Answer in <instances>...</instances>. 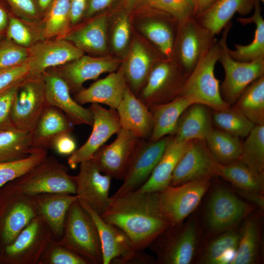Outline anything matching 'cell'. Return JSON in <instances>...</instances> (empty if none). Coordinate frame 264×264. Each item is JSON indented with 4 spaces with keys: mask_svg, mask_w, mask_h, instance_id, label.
<instances>
[{
    "mask_svg": "<svg viewBox=\"0 0 264 264\" xmlns=\"http://www.w3.org/2000/svg\"><path fill=\"white\" fill-rule=\"evenodd\" d=\"M216 41L195 17L178 22L171 60L188 76Z\"/></svg>",
    "mask_w": 264,
    "mask_h": 264,
    "instance_id": "cell-10",
    "label": "cell"
},
{
    "mask_svg": "<svg viewBox=\"0 0 264 264\" xmlns=\"http://www.w3.org/2000/svg\"><path fill=\"white\" fill-rule=\"evenodd\" d=\"M12 13L25 22L34 23L44 17L38 0H4Z\"/></svg>",
    "mask_w": 264,
    "mask_h": 264,
    "instance_id": "cell-49",
    "label": "cell"
},
{
    "mask_svg": "<svg viewBox=\"0 0 264 264\" xmlns=\"http://www.w3.org/2000/svg\"><path fill=\"white\" fill-rule=\"evenodd\" d=\"M70 0H52L44 12L43 36L48 40L62 38L68 30L70 23Z\"/></svg>",
    "mask_w": 264,
    "mask_h": 264,
    "instance_id": "cell-40",
    "label": "cell"
},
{
    "mask_svg": "<svg viewBox=\"0 0 264 264\" xmlns=\"http://www.w3.org/2000/svg\"><path fill=\"white\" fill-rule=\"evenodd\" d=\"M74 178L78 198L101 215L110 200L109 193L112 177L101 173L91 159L80 164L79 173Z\"/></svg>",
    "mask_w": 264,
    "mask_h": 264,
    "instance_id": "cell-20",
    "label": "cell"
},
{
    "mask_svg": "<svg viewBox=\"0 0 264 264\" xmlns=\"http://www.w3.org/2000/svg\"><path fill=\"white\" fill-rule=\"evenodd\" d=\"M260 244V225L258 220L253 217H249L241 230L238 245L230 264L255 263L258 259Z\"/></svg>",
    "mask_w": 264,
    "mask_h": 264,
    "instance_id": "cell-37",
    "label": "cell"
},
{
    "mask_svg": "<svg viewBox=\"0 0 264 264\" xmlns=\"http://www.w3.org/2000/svg\"><path fill=\"white\" fill-rule=\"evenodd\" d=\"M108 16L106 14L95 18L85 26L62 38L75 45L84 52L103 54L107 49Z\"/></svg>",
    "mask_w": 264,
    "mask_h": 264,
    "instance_id": "cell-31",
    "label": "cell"
},
{
    "mask_svg": "<svg viewBox=\"0 0 264 264\" xmlns=\"http://www.w3.org/2000/svg\"><path fill=\"white\" fill-rule=\"evenodd\" d=\"M250 211V205L229 190L219 187L214 190L210 198L206 222L211 231L221 233L233 228Z\"/></svg>",
    "mask_w": 264,
    "mask_h": 264,
    "instance_id": "cell-17",
    "label": "cell"
},
{
    "mask_svg": "<svg viewBox=\"0 0 264 264\" xmlns=\"http://www.w3.org/2000/svg\"><path fill=\"white\" fill-rule=\"evenodd\" d=\"M220 45L216 42L202 56L186 78L179 97L190 98L194 103L204 105L214 110L227 109L230 106L222 99L219 81L214 74Z\"/></svg>",
    "mask_w": 264,
    "mask_h": 264,
    "instance_id": "cell-2",
    "label": "cell"
},
{
    "mask_svg": "<svg viewBox=\"0 0 264 264\" xmlns=\"http://www.w3.org/2000/svg\"><path fill=\"white\" fill-rule=\"evenodd\" d=\"M232 25L229 22L223 28L218 61L223 66L225 77L220 86L223 100L230 106L234 104L244 89L254 81L264 75V56L250 62L234 60L229 55L227 44L228 32Z\"/></svg>",
    "mask_w": 264,
    "mask_h": 264,
    "instance_id": "cell-5",
    "label": "cell"
},
{
    "mask_svg": "<svg viewBox=\"0 0 264 264\" xmlns=\"http://www.w3.org/2000/svg\"><path fill=\"white\" fill-rule=\"evenodd\" d=\"M88 0H70V16L71 25L78 23L85 16Z\"/></svg>",
    "mask_w": 264,
    "mask_h": 264,
    "instance_id": "cell-54",
    "label": "cell"
},
{
    "mask_svg": "<svg viewBox=\"0 0 264 264\" xmlns=\"http://www.w3.org/2000/svg\"><path fill=\"white\" fill-rule=\"evenodd\" d=\"M194 222L170 226L149 246L158 264H188L194 257L198 239Z\"/></svg>",
    "mask_w": 264,
    "mask_h": 264,
    "instance_id": "cell-11",
    "label": "cell"
},
{
    "mask_svg": "<svg viewBox=\"0 0 264 264\" xmlns=\"http://www.w3.org/2000/svg\"><path fill=\"white\" fill-rule=\"evenodd\" d=\"M188 142L179 141L172 135L150 177L137 190L144 192H156L170 185L173 172Z\"/></svg>",
    "mask_w": 264,
    "mask_h": 264,
    "instance_id": "cell-29",
    "label": "cell"
},
{
    "mask_svg": "<svg viewBox=\"0 0 264 264\" xmlns=\"http://www.w3.org/2000/svg\"><path fill=\"white\" fill-rule=\"evenodd\" d=\"M233 108L255 125H264V75L244 89Z\"/></svg>",
    "mask_w": 264,
    "mask_h": 264,
    "instance_id": "cell-36",
    "label": "cell"
},
{
    "mask_svg": "<svg viewBox=\"0 0 264 264\" xmlns=\"http://www.w3.org/2000/svg\"><path fill=\"white\" fill-rule=\"evenodd\" d=\"M242 143L239 160L261 173L264 170V125H255Z\"/></svg>",
    "mask_w": 264,
    "mask_h": 264,
    "instance_id": "cell-42",
    "label": "cell"
},
{
    "mask_svg": "<svg viewBox=\"0 0 264 264\" xmlns=\"http://www.w3.org/2000/svg\"><path fill=\"white\" fill-rule=\"evenodd\" d=\"M73 126L61 110L47 106L31 131L32 149H52L54 139L63 133H71Z\"/></svg>",
    "mask_w": 264,
    "mask_h": 264,
    "instance_id": "cell-25",
    "label": "cell"
},
{
    "mask_svg": "<svg viewBox=\"0 0 264 264\" xmlns=\"http://www.w3.org/2000/svg\"><path fill=\"white\" fill-rule=\"evenodd\" d=\"M106 222L121 230L136 251H144L170 226L158 208L156 192L138 190L118 197L100 215Z\"/></svg>",
    "mask_w": 264,
    "mask_h": 264,
    "instance_id": "cell-1",
    "label": "cell"
},
{
    "mask_svg": "<svg viewBox=\"0 0 264 264\" xmlns=\"http://www.w3.org/2000/svg\"><path fill=\"white\" fill-rule=\"evenodd\" d=\"M8 5L4 0H0V32H3L7 28L9 13L6 7Z\"/></svg>",
    "mask_w": 264,
    "mask_h": 264,
    "instance_id": "cell-57",
    "label": "cell"
},
{
    "mask_svg": "<svg viewBox=\"0 0 264 264\" xmlns=\"http://www.w3.org/2000/svg\"><path fill=\"white\" fill-rule=\"evenodd\" d=\"M187 77L171 60L160 61L151 69L139 99L147 106L171 101L179 97Z\"/></svg>",
    "mask_w": 264,
    "mask_h": 264,
    "instance_id": "cell-13",
    "label": "cell"
},
{
    "mask_svg": "<svg viewBox=\"0 0 264 264\" xmlns=\"http://www.w3.org/2000/svg\"><path fill=\"white\" fill-rule=\"evenodd\" d=\"M221 233L206 247L201 258V263L230 264L238 245L241 231L232 228Z\"/></svg>",
    "mask_w": 264,
    "mask_h": 264,
    "instance_id": "cell-38",
    "label": "cell"
},
{
    "mask_svg": "<svg viewBox=\"0 0 264 264\" xmlns=\"http://www.w3.org/2000/svg\"><path fill=\"white\" fill-rule=\"evenodd\" d=\"M238 193L245 199L254 204L261 209L264 207V198L263 194L238 189Z\"/></svg>",
    "mask_w": 264,
    "mask_h": 264,
    "instance_id": "cell-56",
    "label": "cell"
},
{
    "mask_svg": "<svg viewBox=\"0 0 264 264\" xmlns=\"http://www.w3.org/2000/svg\"><path fill=\"white\" fill-rule=\"evenodd\" d=\"M21 191L33 197L42 193L76 195L74 176L53 156H47L31 170L13 180Z\"/></svg>",
    "mask_w": 264,
    "mask_h": 264,
    "instance_id": "cell-7",
    "label": "cell"
},
{
    "mask_svg": "<svg viewBox=\"0 0 264 264\" xmlns=\"http://www.w3.org/2000/svg\"><path fill=\"white\" fill-rule=\"evenodd\" d=\"M219 163L214 158L204 140L188 141L173 172L171 185L218 176Z\"/></svg>",
    "mask_w": 264,
    "mask_h": 264,
    "instance_id": "cell-15",
    "label": "cell"
},
{
    "mask_svg": "<svg viewBox=\"0 0 264 264\" xmlns=\"http://www.w3.org/2000/svg\"><path fill=\"white\" fill-rule=\"evenodd\" d=\"M212 122L219 130L239 138L246 137L255 124L234 108L214 110Z\"/></svg>",
    "mask_w": 264,
    "mask_h": 264,
    "instance_id": "cell-43",
    "label": "cell"
},
{
    "mask_svg": "<svg viewBox=\"0 0 264 264\" xmlns=\"http://www.w3.org/2000/svg\"><path fill=\"white\" fill-rule=\"evenodd\" d=\"M89 108L93 118L92 130L84 144L68 158V164L72 169L81 163L91 160L97 151L121 128L116 110L107 109L99 104H92Z\"/></svg>",
    "mask_w": 264,
    "mask_h": 264,
    "instance_id": "cell-16",
    "label": "cell"
},
{
    "mask_svg": "<svg viewBox=\"0 0 264 264\" xmlns=\"http://www.w3.org/2000/svg\"><path fill=\"white\" fill-rule=\"evenodd\" d=\"M260 0H254L253 14L249 18H239L237 21L245 25L253 23L256 25L255 36L252 42L247 45L235 44V50L229 48L230 56L241 62H250L264 56V20L261 14Z\"/></svg>",
    "mask_w": 264,
    "mask_h": 264,
    "instance_id": "cell-35",
    "label": "cell"
},
{
    "mask_svg": "<svg viewBox=\"0 0 264 264\" xmlns=\"http://www.w3.org/2000/svg\"><path fill=\"white\" fill-rule=\"evenodd\" d=\"M254 0H215L195 18L215 36L230 22L236 13L241 15L249 14L254 8Z\"/></svg>",
    "mask_w": 264,
    "mask_h": 264,
    "instance_id": "cell-26",
    "label": "cell"
},
{
    "mask_svg": "<svg viewBox=\"0 0 264 264\" xmlns=\"http://www.w3.org/2000/svg\"><path fill=\"white\" fill-rule=\"evenodd\" d=\"M218 176L232 183L238 189L262 194L264 188V174L249 168L240 160L226 164L219 163Z\"/></svg>",
    "mask_w": 264,
    "mask_h": 264,
    "instance_id": "cell-34",
    "label": "cell"
},
{
    "mask_svg": "<svg viewBox=\"0 0 264 264\" xmlns=\"http://www.w3.org/2000/svg\"><path fill=\"white\" fill-rule=\"evenodd\" d=\"M215 0H192L195 16L207 8Z\"/></svg>",
    "mask_w": 264,
    "mask_h": 264,
    "instance_id": "cell-58",
    "label": "cell"
},
{
    "mask_svg": "<svg viewBox=\"0 0 264 264\" xmlns=\"http://www.w3.org/2000/svg\"><path fill=\"white\" fill-rule=\"evenodd\" d=\"M47 106L42 75H29L19 84L12 108V124L31 132Z\"/></svg>",
    "mask_w": 264,
    "mask_h": 264,
    "instance_id": "cell-12",
    "label": "cell"
},
{
    "mask_svg": "<svg viewBox=\"0 0 264 264\" xmlns=\"http://www.w3.org/2000/svg\"><path fill=\"white\" fill-rule=\"evenodd\" d=\"M76 143L71 133H65L58 136L54 140L52 149L58 154L67 155L71 154L77 149Z\"/></svg>",
    "mask_w": 264,
    "mask_h": 264,
    "instance_id": "cell-53",
    "label": "cell"
},
{
    "mask_svg": "<svg viewBox=\"0 0 264 264\" xmlns=\"http://www.w3.org/2000/svg\"><path fill=\"white\" fill-rule=\"evenodd\" d=\"M208 108L198 103L190 106L180 116L173 136L183 142L205 140L213 130L212 116Z\"/></svg>",
    "mask_w": 264,
    "mask_h": 264,
    "instance_id": "cell-30",
    "label": "cell"
},
{
    "mask_svg": "<svg viewBox=\"0 0 264 264\" xmlns=\"http://www.w3.org/2000/svg\"><path fill=\"white\" fill-rule=\"evenodd\" d=\"M116 0H88L84 17L88 18L96 13L107 8Z\"/></svg>",
    "mask_w": 264,
    "mask_h": 264,
    "instance_id": "cell-55",
    "label": "cell"
},
{
    "mask_svg": "<svg viewBox=\"0 0 264 264\" xmlns=\"http://www.w3.org/2000/svg\"><path fill=\"white\" fill-rule=\"evenodd\" d=\"M47 150L34 149L23 158L0 163V188L25 174L48 156Z\"/></svg>",
    "mask_w": 264,
    "mask_h": 264,
    "instance_id": "cell-44",
    "label": "cell"
},
{
    "mask_svg": "<svg viewBox=\"0 0 264 264\" xmlns=\"http://www.w3.org/2000/svg\"><path fill=\"white\" fill-rule=\"evenodd\" d=\"M119 64L118 60L111 57H93L83 55L56 70L66 81L70 90L77 92L82 88L85 82L95 79L103 73L115 71Z\"/></svg>",
    "mask_w": 264,
    "mask_h": 264,
    "instance_id": "cell-22",
    "label": "cell"
},
{
    "mask_svg": "<svg viewBox=\"0 0 264 264\" xmlns=\"http://www.w3.org/2000/svg\"><path fill=\"white\" fill-rule=\"evenodd\" d=\"M141 31L167 59L171 60L176 34L172 25L164 19L148 20L141 26Z\"/></svg>",
    "mask_w": 264,
    "mask_h": 264,
    "instance_id": "cell-41",
    "label": "cell"
},
{
    "mask_svg": "<svg viewBox=\"0 0 264 264\" xmlns=\"http://www.w3.org/2000/svg\"><path fill=\"white\" fill-rule=\"evenodd\" d=\"M33 150L31 132L20 130L13 124L0 127V163L23 158Z\"/></svg>",
    "mask_w": 264,
    "mask_h": 264,
    "instance_id": "cell-33",
    "label": "cell"
},
{
    "mask_svg": "<svg viewBox=\"0 0 264 264\" xmlns=\"http://www.w3.org/2000/svg\"><path fill=\"white\" fill-rule=\"evenodd\" d=\"M116 110L121 128L130 131L139 138L150 136L153 127L152 113L128 86Z\"/></svg>",
    "mask_w": 264,
    "mask_h": 264,
    "instance_id": "cell-24",
    "label": "cell"
},
{
    "mask_svg": "<svg viewBox=\"0 0 264 264\" xmlns=\"http://www.w3.org/2000/svg\"><path fill=\"white\" fill-rule=\"evenodd\" d=\"M127 6L130 8H132L137 4L141 1H144V0H126Z\"/></svg>",
    "mask_w": 264,
    "mask_h": 264,
    "instance_id": "cell-60",
    "label": "cell"
},
{
    "mask_svg": "<svg viewBox=\"0 0 264 264\" xmlns=\"http://www.w3.org/2000/svg\"><path fill=\"white\" fill-rule=\"evenodd\" d=\"M153 9L169 14L178 22L195 16L192 0H144Z\"/></svg>",
    "mask_w": 264,
    "mask_h": 264,
    "instance_id": "cell-45",
    "label": "cell"
},
{
    "mask_svg": "<svg viewBox=\"0 0 264 264\" xmlns=\"http://www.w3.org/2000/svg\"><path fill=\"white\" fill-rule=\"evenodd\" d=\"M39 214L49 226L54 237H62L66 219L71 204L78 199L76 195L42 193L32 197Z\"/></svg>",
    "mask_w": 264,
    "mask_h": 264,
    "instance_id": "cell-27",
    "label": "cell"
},
{
    "mask_svg": "<svg viewBox=\"0 0 264 264\" xmlns=\"http://www.w3.org/2000/svg\"><path fill=\"white\" fill-rule=\"evenodd\" d=\"M97 230L101 244L103 264H152L155 262L144 251H136L127 235L119 228L105 221L85 201L78 199Z\"/></svg>",
    "mask_w": 264,
    "mask_h": 264,
    "instance_id": "cell-6",
    "label": "cell"
},
{
    "mask_svg": "<svg viewBox=\"0 0 264 264\" xmlns=\"http://www.w3.org/2000/svg\"><path fill=\"white\" fill-rule=\"evenodd\" d=\"M130 38V24L128 15L123 13L118 16L114 26L111 43L113 50L118 53L127 47Z\"/></svg>",
    "mask_w": 264,
    "mask_h": 264,
    "instance_id": "cell-50",
    "label": "cell"
},
{
    "mask_svg": "<svg viewBox=\"0 0 264 264\" xmlns=\"http://www.w3.org/2000/svg\"><path fill=\"white\" fill-rule=\"evenodd\" d=\"M139 142V138L121 128L115 140L109 145H103L92 160L101 173L123 180L130 159Z\"/></svg>",
    "mask_w": 264,
    "mask_h": 264,
    "instance_id": "cell-19",
    "label": "cell"
},
{
    "mask_svg": "<svg viewBox=\"0 0 264 264\" xmlns=\"http://www.w3.org/2000/svg\"><path fill=\"white\" fill-rule=\"evenodd\" d=\"M52 0H38L40 6L43 12H44Z\"/></svg>",
    "mask_w": 264,
    "mask_h": 264,
    "instance_id": "cell-59",
    "label": "cell"
},
{
    "mask_svg": "<svg viewBox=\"0 0 264 264\" xmlns=\"http://www.w3.org/2000/svg\"><path fill=\"white\" fill-rule=\"evenodd\" d=\"M20 83L0 92V127L12 124V108Z\"/></svg>",
    "mask_w": 264,
    "mask_h": 264,
    "instance_id": "cell-52",
    "label": "cell"
},
{
    "mask_svg": "<svg viewBox=\"0 0 264 264\" xmlns=\"http://www.w3.org/2000/svg\"><path fill=\"white\" fill-rule=\"evenodd\" d=\"M126 82L124 68L122 66L117 72H111L88 88L80 89L73 99L81 105L89 103L103 104L116 110L127 86Z\"/></svg>",
    "mask_w": 264,
    "mask_h": 264,
    "instance_id": "cell-23",
    "label": "cell"
},
{
    "mask_svg": "<svg viewBox=\"0 0 264 264\" xmlns=\"http://www.w3.org/2000/svg\"><path fill=\"white\" fill-rule=\"evenodd\" d=\"M29 75V69L26 63L0 70V92L19 83Z\"/></svg>",
    "mask_w": 264,
    "mask_h": 264,
    "instance_id": "cell-51",
    "label": "cell"
},
{
    "mask_svg": "<svg viewBox=\"0 0 264 264\" xmlns=\"http://www.w3.org/2000/svg\"><path fill=\"white\" fill-rule=\"evenodd\" d=\"M38 214L33 197L13 180L0 188V253Z\"/></svg>",
    "mask_w": 264,
    "mask_h": 264,
    "instance_id": "cell-4",
    "label": "cell"
},
{
    "mask_svg": "<svg viewBox=\"0 0 264 264\" xmlns=\"http://www.w3.org/2000/svg\"><path fill=\"white\" fill-rule=\"evenodd\" d=\"M155 61L157 59L141 43L136 40L133 42L127 62L123 66L127 81L134 92H137L143 86Z\"/></svg>",
    "mask_w": 264,
    "mask_h": 264,
    "instance_id": "cell-32",
    "label": "cell"
},
{
    "mask_svg": "<svg viewBox=\"0 0 264 264\" xmlns=\"http://www.w3.org/2000/svg\"><path fill=\"white\" fill-rule=\"evenodd\" d=\"M59 244L86 260L88 264H103L101 242L96 227L78 199L68 210Z\"/></svg>",
    "mask_w": 264,
    "mask_h": 264,
    "instance_id": "cell-3",
    "label": "cell"
},
{
    "mask_svg": "<svg viewBox=\"0 0 264 264\" xmlns=\"http://www.w3.org/2000/svg\"><path fill=\"white\" fill-rule=\"evenodd\" d=\"M84 53L62 38L38 41L28 48L26 63L29 75H41L49 68L63 66L78 59Z\"/></svg>",
    "mask_w": 264,
    "mask_h": 264,
    "instance_id": "cell-18",
    "label": "cell"
},
{
    "mask_svg": "<svg viewBox=\"0 0 264 264\" xmlns=\"http://www.w3.org/2000/svg\"><path fill=\"white\" fill-rule=\"evenodd\" d=\"M262 1L264 2V0H261Z\"/></svg>",
    "mask_w": 264,
    "mask_h": 264,
    "instance_id": "cell-61",
    "label": "cell"
},
{
    "mask_svg": "<svg viewBox=\"0 0 264 264\" xmlns=\"http://www.w3.org/2000/svg\"><path fill=\"white\" fill-rule=\"evenodd\" d=\"M211 179L204 178L176 186L170 185L156 192L159 211L171 226L183 222L197 207L209 187Z\"/></svg>",
    "mask_w": 264,
    "mask_h": 264,
    "instance_id": "cell-9",
    "label": "cell"
},
{
    "mask_svg": "<svg viewBox=\"0 0 264 264\" xmlns=\"http://www.w3.org/2000/svg\"><path fill=\"white\" fill-rule=\"evenodd\" d=\"M205 141L219 163L226 164L240 159L242 142L239 137L220 130L213 129Z\"/></svg>",
    "mask_w": 264,
    "mask_h": 264,
    "instance_id": "cell-39",
    "label": "cell"
},
{
    "mask_svg": "<svg viewBox=\"0 0 264 264\" xmlns=\"http://www.w3.org/2000/svg\"><path fill=\"white\" fill-rule=\"evenodd\" d=\"M172 136L148 143L139 142L129 163L123 182L111 197H118L139 189L149 178Z\"/></svg>",
    "mask_w": 264,
    "mask_h": 264,
    "instance_id": "cell-14",
    "label": "cell"
},
{
    "mask_svg": "<svg viewBox=\"0 0 264 264\" xmlns=\"http://www.w3.org/2000/svg\"><path fill=\"white\" fill-rule=\"evenodd\" d=\"M26 22L10 13L6 34L8 39L19 45L29 48L36 43L37 39Z\"/></svg>",
    "mask_w": 264,
    "mask_h": 264,
    "instance_id": "cell-47",
    "label": "cell"
},
{
    "mask_svg": "<svg viewBox=\"0 0 264 264\" xmlns=\"http://www.w3.org/2000/svg\"><path fill=\"white\" fill-rule=\"evenodd\" d=\"M194 104L190 98L180 96L168 102L148 106L153 116L149 141H155L166 136L173 135L180 116Z\"/></svg>",
    "mask_w": 264,
    "mask_h": 264,
    "instance_id": "cell-28",
    "label": "cell"
},
{
    "mask_svg": "<svg viewBox=\"0 0 264 264\" xmlns=\"http://www.w3.org/2000/svg\"><path fill=\"white\" fill-rule=\"evenodd\" d=\"M28 57V48L8 39L0 44V70L23 64Z\"/></svg>",
    "mask_w": 264,
    "mask_h": 264,
    "instance_id": "cell-48",
    "label": "cell"
},
{
    "mask_svg": "<svg viewBox=\"0 0 264 264\" xmlns=\"http://www.w3.org/2000/svg\"><path fill=\"white\" fill-rule=\"evenodd\" d=\"M52 231L38 214L0 253V264H38L51 241Z\"/></svg>",
    "mask_w": 264,
    "mask_h": 264,
    "instance_id": "cell-8",
    "label": "cell"
},
{
    "mask_svg": "<svg viewBox=\"0 0 264 264\" xmlns=\"http://www.w3.org/2000/svg\"><path fill=\"white\" fill-rule=\"evenodd\" d=\"M40 264H88L75 253L65 248L54 239L42 255Z\"/></svg>",
    "mask_w": 264,
    "mask_h": 264,
    "instance_id": "cell-46",
    "label": "cell"
},
{
    "mask_svg": "<svg viewBox=\"0 0 264 264\" xmlns=\"http://www.w3.org/2000/svg\"><path fill=\"white\" fill-rule=\"evenodd\" d=\"M42 75L48 105L61 110L74 125L92 126L93 118L90 110L83 107L71 96L69 87L60 74L56 70H46Z\"/></svg>",
    "mask_w": 264,
    "mask_h": 264,
    "instance_id": "cell-21",
    "label": "cell"
}]
</instances>
